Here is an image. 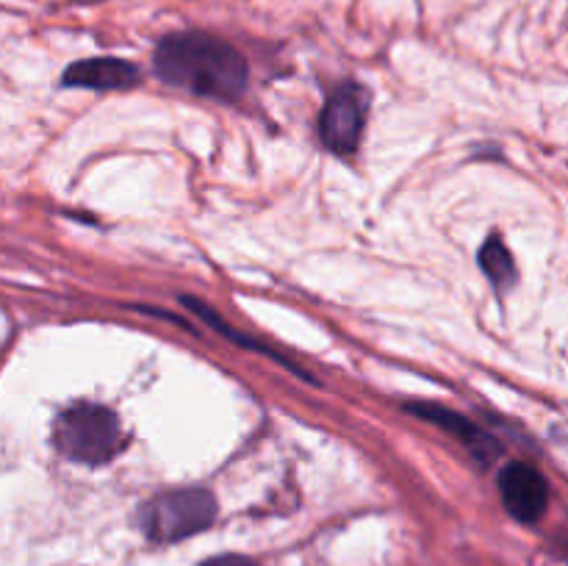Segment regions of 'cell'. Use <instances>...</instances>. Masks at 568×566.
<instances>
[{
    "label": "cell",
    "mask_w": 568,
    "mask_h": 566,
    "mask_svg": "<svg viewBox=\"0 0 568 566\" xmlns=\"http://www.w3.org/2000/svg\"><path fill=\"white\" fill-rule=\"evenodd\" d=\"M155 75L164 83L214 100H236L247 89V61L220 37L205 31L170 33L153 55Z\"/></svg>",
    "instance_id": "6da1fadb"
},
{
    "label": "cell",
    "mask_w": 568,
    "mask_h": 566,
    "mask_svg": "<svg viewBox=\"0 0 568 566\" xmlns=\"http://www.w3.org/2000/svg\"><path fill=\"white\" fill-rule=\"evenodd\" d=\"M55 447L78 464H105L122 449V427L103 405H72L55 422Z\"/></svg>",
    "instance_id": "7a4b0ae2"
},
{
    "label": "cell",
    "mask_w": 568,
    "mask_h": 566,
    "mask_svg": "<svg viewBox=\"0 0 568 566\" xmlns=\"http://www.w3.org/2000/svg\"><path fill=\"white\" fill-rule=\"evenodd\" d=\"M216 516V499L205 488L161 494L139 511V525L153 542H181L205 530Z\"/></svg>",
    "instance_id": "3957f363"
},
{
    "label": "cell",
    "mask_w": 568,
    "mask_h": 566,
    "mask_svg": "<svg viewBox=\"0 0 568 566\" xmlns=\"http://www.w3.org/2000/svg\"><path fill=\"white\" fill-rule=\"evenodd\" d=\"M366 105H369V94L358 83H344L331 94L320 117V137L327 150L347 155L358 148L366 122Z\"/></svg>",
    "instance_id": "277c9868"
},
{
    "label": "cell",
    "mask_w": 568,
    "mask_h": 566,
    "mask_svg": "<svg viewBox=\"0 0 568 566\" xmlns=\"http://www.w3.org/2000/svg\"><path fill=\"white\" fill-rule=\"evenodd\" d=\"M499 494L505 508L519 522H538L549 505V483L536 466L510 464L499 477Z\"/></svg>",
    "instance_id": "5b68a950"
},
{
    "label": "cell",
    "mask_w": 568,
    "mask_h": 566,
    "mask_svg": "<svg viewBox=\"0 0 568 566\" xmlns=\"http://www.w3.org/2000/svg\"><path fill=\"white\" fill-rule=\"evenodd\" d=\"M64 87L131 89L142 81V70L125 59H87L67 67Z\"/></svg>",
    "instance_id": "8992f818"
},
{
    "label": "cell",
    "mask_w": 568,
    "mask_h": 566,
    "mask_svg": "<svg viewBox=\"0 0 568 566\" xmlns=\"http://www.w3.org/2000/svg\"><path fill=\"white\" fill-rule=\"evenodd\" d=\"M408 411L419 414L422 420L436 422V425H442L444 431L455 433V436H458L460 442H464L466 447L471 449V455H475V458L480 461V464H491L494 455L499 453L497 444H494L491 438H488L486 433L480 431V427L471 425V422L464 420V416L453 414V411L442 408V405H422V403H416V405H408Z\"/></svg>",
    "instance_id": "52a82bcc"
},
{
    "label": "cell",
    "mask_w": 568,
    "mask_h": 566,
    "mask_svg": "<svg viewBox=\"0 0 568 566\" xmlns=\"http://www.w3.org/2000/svg\"><path fill=\"white\" fill-rule=\"evenodd\" d=\"M480 264H483V270H486V275L491 277L497 286H503V289L514 286L516 264H514V255H510V250L503 244V239L491 236L486 244H483Z\"/></svg>",
    "instance_id": "ba28073f"
},
{
    "label": "cell",
    "mask_w": 568,
    "mask_h": 566,
    "mask_svg": "<svg viewBox=\"0 0 568 566\" xmlns=\"http://www.w3.org/2000/svg\"><path fill=\"white\" fill-rule=\"evenodd\" d=\"M200 566H258V564L250 558H244V555H216V558L203 560Z\"/></svg>",
    "instance_id": "9c48e42d"
}]
</instances>
